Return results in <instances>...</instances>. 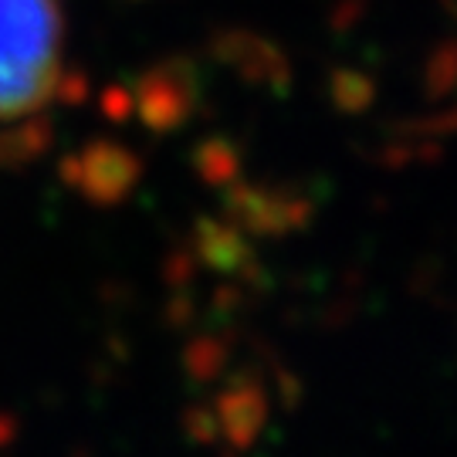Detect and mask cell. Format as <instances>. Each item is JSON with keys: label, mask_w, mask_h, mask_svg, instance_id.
<instances>
[{"label": "cell", "mask_w": 457, "mask_h": 457, "mask_svg": "<svg viewBox=\"0 0 457 457\" xmlns=\"http://www.w3.org/2000/svg\"><path fill=\"white\" fill-rule=\"evenodd\" d=\"M65 82V14L58 0H0V132L48 112Z\"/></svg>", "instance_id": "obj_1"}]
</instances>
